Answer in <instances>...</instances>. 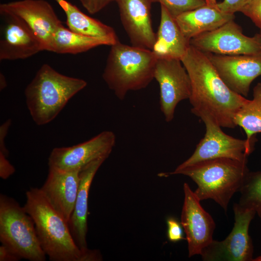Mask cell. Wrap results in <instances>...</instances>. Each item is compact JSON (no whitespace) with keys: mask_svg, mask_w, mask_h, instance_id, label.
Here are the masks:
<instances>
[{"mask_svg":"<svg viewBox=\"0 0 261 261\" xmlns=\"http://www.w3.org/2000/svg\"><path fill=\"white\" fill-rule=\"evenodd\" d=\"M180 60L190 81L191 113L208 115L221 127H236L235 116L247 99L227 87L205 53L190 44Z\"/></svg>","mask_w":261,"mask_h":261,"instance_id":"obj_1","label":"cell"},{"mask_svg":"<svg viewBox=\"0 0 261 261\" xmlns=\"http://www.w3.org/2000/svg\"><path fill=\"white\" fill-rule=\"evenodd\" d=\"M26 197L24 209L32 218L42 248L50 260H102L98 250H84L77 246L68 222L49 204L40 188H30Z\"/></svg>","mask_w":261,"mask_h":261,"instance_id":"obj_2","label":"cell"},{"mask_svg":"<svg viewBox=\"0 0 261 261\" xmlns=\"http://www.w3.org/2000/svg\"><path fill=\"white\" fill-rule=\"evenodd\" d=\"M247 163L230 159H215L161 173L160 176L183 174L190 177L197 185L194 192L200 201L212 199L226 213L231 198L240 191L249 172Z\"/></svg>","mask_w":261,"mask_h":261,"instance_id":"obj_3","label":"cell"},{"mask_svg":"<svg viewBox=\"0 0 261 261\" xmlns=\"http://www.w3.org/2000/svg\"><path fill=\"white\" fill-rule=\"evenodd\" d=\"M87 85L83 79L62 74L44 64L25 89L26 102L32 119L38 125L49 123Z\"/></svg>","mask_w":261,"mask_h":261,"instance_id":"obj_4","label":"cell"},{"mask_svg":"<svg viewBox=\"0 0 261 261\" xmlns=\"http://www.w3.org/2000/svg\"><path fill=\"white\" fill-rule=\"evenodd\" d=\"M157 58L152 50L122 44L111 46L102 78L120 100L146 88L154 79Z\"/></svg>","mask_w":261,"mask_h":261,"instance_id":"obj_5","label":"cell"},{"mask_svg":"<svg viewBox=\"0 0 261 261\" xmlns=\"http://www.w3.org/2000/svg\"><path fill=\"white\" fill-rule=\"evenodd\" d=\"M0 241L21 259H46L32 218L24 206L2 194L0 195Z\"/></svg>","mask_w":261,"mask_h":261,"instance_id":"obj_6","label":"cell"},{"mask_svg":"<svg viewBox=\"0 0 261 261\" xmlns=\"http://www.w3.org/2000/svg\"><path fill=\"white\" fill-rule=\"evenodd\" d=\"M200 118L205 126L204 136L197 144L191 156L174 171L181 170L201 161L219 158L230 159L247 163L248 156L254 149L247 145L246 139L236 138L227 134L208 115H203Z\"/></svg>","mask_w":261,"mask_h":261,"instance_id":"obj_7","label":"cell"},{"mask_svg":"<svg viewBox=\"0 0 261 261\" xmlns=\"http://www.w3.org/2000/svg\"><path fill=\"white\" fill-rule=\"evenodd\" d=\"M234 226L223 240H213L203 248L201 256L203 261H253V246L248 233L249 225L256 213L233 205Z\"/></svg>","mask_w":261,"mask_h":261,"instance_id":"obj_8","label":"cell"},{"mask_svg":"<svg viewBox=\"0 0 261 261\" xmlns=\"http://www.w3.org/2000/svg\"><path fill=\"white\" fill-rule=\"evenodd\" d=\"M190 44L205 53L218 55L252 54L261 52V33L249 37L230 20L218 28L191 39Z\"/></svg>","mask_w":261,"mask_h":261,"instance_id":"obj_9","label":"cell"},{"mask_svg":"<svg viewBox=\"0 0 261 261\" xmlns=\"http://www.w3.org/2000/svg\"><path fill=\"white\" fill-rule=\"evenodd\" d=\"M154 79L160 87V111L165 120L170 122L174 118L178 104L190 97L189 77L180 59L157 58Z\"/></svg>","mask_w":261,"mask_h":261,"instance_id":"obj_10","label":"cell"},{"mask_svg":"<svg viewBox=\"0 0 261 261\" xmlns=\"http://www.w3.org/2000/svg\"><path fill=\"white\" fill-rule=\"evenodd\" d=\"M111 131H103L85 142L69 147H56L48 157L49 168L65 171H80L91 162L106 159L116 144Z\"/></svg>","mask_w":261,"mask_h":261,"instance_id":"obj_11","label":"cell"},{"mask_svg":"<svg viewBox=\"0 0 261 261\" xmlns=\"http://www.w3.org/2000/svg\"><path fill=\"white\" fill-rule=\"evenodd\" d=\"M205 54L227 87L247 97L251 83L261 75V52L234 55Z\"/></svg>","mask_w":261,"mask_h":261,"instance_id":"obj_12","label":"cell"},{"mask_svg":"<svg viewBox=\"0 0 261 261\" xmlns=\"http://www.w3.org/2000/svg\"><path fill=\"white\" fill-rule=\"evenodd\" d=\"M184 200L181 214V224L186 234L188 257L201 255L204 248L213 240L216 227L211 216L202 207L200 201L189 186L183 185Z\"/></svg>","mask_w":261,"mask_h":261,"instance_id":"obj_13","label":"cell"},{"mask_svg":"<svg viewBox=\"0 0 261 261\" xmlns=\"http://www.w3.org/2000/svg\"><path fill=\"white\" fill-rule=\"evenodd\" d=\"M0 13L14 15L21 19L49 51L54 34L62 22L52 5L45 0H20L0 5Z\"/></svg>","mask_w":261,"mask_h":261,"instance_id":"obj_14","label":"cell"},{"mask_svg":"<svg viewBox=\"0 0 261 261\" xmlns=\"http://www.w3.org/2000/svg\"><path fill=\"white\" fill-rule=\"evenodd\" d=\"M0 14V60L25 59L44 50L41 41L21 19L10 14Z\"/></svg>","mask_w":261,"mask_h":261,"instance_id":"obj_15","label":"cell"},{"mask_svg":"<svg viewBox=\"0 0 261 261\" xmlns=\"http://www.w3.org/2000/svg\"><path fill=\"white\" fill-rule=\"evenodd\" d=\"M122 26L131 45L152 50L156 40L151 21L154 0H116Z\"/></svg>","mask_w":261,"mask_h":261,"instance_id":"obj_16","label":"cell"},{"mask_svg":"<svg viewBox=\"0 0 261 261\" xmlns=\"http://www.w3.org/2000/svg\"><path fill=\"white\" fill-rule=\"evenodd\" d=\"M79 172L49 168L47 178L40 188L49 204L68 223L77 195Z\"/></svg>","mask_w":261,"mask_h":261,"instance_id":"obj_17","label":"cell"},{"mask_svg":"<svg viewBox=\"0 0 261 261\" xmlns=\"http://www.w3.org/2000/svg\"><path fill=\"white\" fill-rule=\"evenodd\" d=\"M105 160L102 158L93 161L83 168L79 172L78 190L68 226L75 243L84 250L88 249L87 235L89 188L96 173Z\"/></svg>","mask_w":261,"mask_h":261,"instance_id":"obj_18","label":"cell"},{"mask_svg":"<svg viewBox=\"0 0 261 261\" xmlns=\"http://www.w3.org/2000/svg\"><path fill=\"white\" fill-rule=\"evenodd\" d=\"M160 20L156 40L152 50L157 58L180 59L190 46L173 17L160 5Z\"/></svg>","mask_w":261,"mask_h":261,"instance_id":"obj_19","label":"cell"},{"mask_svg":"<svg viewBox=\"0 0 261 261\" xmlns=\"http://www.w3.org/2000/svg\"><path fill=\"white\" fill-rule=\"evenodd\" d=\"M235 17L234 14L223 13L217 7L205 4L174 18L185 37L190 41L197 35L214 30L234 20Z\"/></svg>","mask_w":261,"mask_h":261,"instance_id":"obj_20","label":"cell"},{"mask_svg":"<svg viewBox=\"0 0 261 261\" xmlns=\"http://www.w3.org/2000/svg\"><path fill=\"white\" fill-rule=\"evenodd\" d=\"M62 8L66 16L68 29L75 33L104 39L110 46L119 40L114 29L83 13L75 5L66 0H54Z\"/></svg>","mask_w":261,"mask_h":261,"instance_id":"obj_21","label":"cell"},{"mask_svg":"<svg viewBox=\"0 0 261 261\" xmlns=\"http://www.w3.org/2000/svg\"><path fill=\"white\" fill-rule=\"evenodd\" d=\"M110 45L104 39L73 32L63 25L55 32L50 52L58 54H77L100 45Z\"/></svg>","mask_w":261,"mask_h":261,"instance_id":"obj_22","label":"cell"},{"mask_svg":"<svg viewBox=\"0 0 261 261\" xmlns=\"http://www.w3.org/2000/svg\"><path fill=\"white\" fill-rule=\"evenodd\" d=\"M236 126L245 131L247 145L254 149L255 136L261 132V82L253 89V99L247 100L237 113L235 119Z\"/></svg>","mask_w":261,"mask_h":261,"instance_id":"obj_23","label":"cell"},{"mask_svg":"<svg viewBox=\"0 0 261 261\" xmlns=\"http://www.w3.org/2000/svg\"><path fill=\"white\" fill-rule=\"evenodd\" d=\"M239 192V205L254 211L261 221V171H249Z\"/></svg>","mask_w":261,"mask_h":261,"instance_id":"obj_24","label":"cell"},{"mask_svg":"<svg viewBox=\"0 0 261 261\" xmlns=\"http://www.w3.org/2000/svg\"><path fill=\"white\" fill-rule=\"evenodd\" d=\"M163 6L174 18L206 4L205 0H154Z\"/></svg>","mask_w":261,"mask_h":261,"instance_id":"obj_25","label":"cell"},{"mask_svg":"<svg viewBox=\"0 0 261 261\" xmlns=\"http://www.w3.org/2000/svg\"><path fill=\"white\" fill-rule=\"evenodd\" d=\"M241 12L249 17L261 32V0H252Z\"/></svg>","mask_w":261,"mask_h":261,"instance_id":"obj_26","label":"cell"},{"mask_svg":"<svg viewBox=\"0 0 261 261\" xmlns=\"http://www.w3.org/2000/svg\"><path fill=\"white\" fill-rule=\"evenodd\" d=\"M167 225V237L172 242H177L185 239L183 227L176 219L169 217L166 220Z\"/></svg>","mask_w":261,"mask_h":261,"instance_id":"obj_27","label":"cell"},{"mask_svg":"<svg viewBox=\"0 0 261 261\" xmlns=\"http://www.w3.org/2000/svg\"><path fill=\"white\" fill-rule=\"evenodd\" d=\"M252 0H224L217 3V8L221 12L230 14L241 12Z\"/></svg>","mask_w":261,"mask_h":261,"instance_id":"obj_28","label":"cell"},{"mask_svg":"<svg viewBox=\"0 0 261 261\" xmlns=\"http://www.w3.org/2000/svg\"><path fill=\"white\" fill-rule=\"evenodd\" d=\"M82 6L90 14H95L116 0H79Z\"/></svg>","mask_w":261,"mask_h":261,"instance_id":"obj_29","label":"cell"},{"mask_svg":"<svg viewBox=\"0 0 261 261\" xmlns=\"http://www.w3.org/2000/svg\"><path fill=\"white\" fill-rule=\"evenodd\" d=\"M7 157L0 153V177L3 179H7L15 172L14 167L8 161Z\"/></svg>","mask_w":261,"mask_h":261,"instance_id":"obj_30","label":"cell"},{"mask_svg":"<svg viewBox=\"0 0 261 261\" xmlns=\"http://www.w3.org/2000/svg\"><path fill=\"white\" fill-rule=\"evenodd\" d=\"M11 123V120L9 119L0 127V153L7 157L8 155V151L5 145L4 140Z\"/></svg>","mask_w":261,"mask_h":261,"instance_id":"obj_31","label":"cell"},{"mask_svg":"<svg viewBox=\"0 0 261 261\" xmlns=\"http://www.w3.org/2000/svg\"><path fill=\"white\" fill-rule=\"evenodd\" d=\"M21 259L5 246L2 245L0 246V261H17Z\"/></svg>","mask_w":261,"mask_h":261,"instance_id":"obj_32","label":"cell"},{"mask_svg":"<svg viewBox=\"0 0 261 261\" xmlns=\"http://www.w3.org/2000/svg\"><path fill=\"white\" fill-rule=\"evenodd\" d=\"M6 81L4 75L0 73V90L3 89L6 87Z\"/></svg>","mask_w":261,"mask_h":261,"instance_id":"obj_33","label":"cell"},{"mask_svg":"<svg viewBox=\"0 0 261 261\" xmlns=\"http://www.w3.org/2000/svg\"><path fill=\"white\" fill-rule=\"evenodd\" d=\"M206 4L214 7H217V3L216 0H205Z\"/></svg>","mask_w":261,"mask_h":261,"instance_id":"obj_34","label":"cell"},{"mask_svg":"<svg viewBox=\"0 0 261 261\" xmlns=\"http://www.w3.org/2000/svg\"><path fill=\"white\" fill-rule=\"evenodd\" d=\"M253 261H261V256H258L253 259Z\"/></svg>","mask_w":261,"mask_h":261,"instance_id":"obj_35","label":"cell"},{"mask_svg":"<svg viewBox=\"0 0 261 261\" xmlns=\"http://www.w3.org/2000/svg\"></svg>","mask_w":261,"mask_h":261,"instance_id":"obj_36","label":"cell"}]
</instances>
